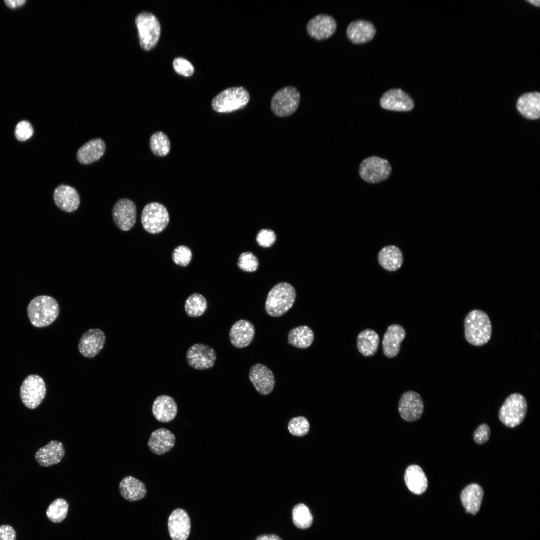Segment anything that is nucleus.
Instances as JSON below:
<instances>
[{
	"mask_svg": "<svg viewBox=\"0 0 540 540\" xmlns=\"http://www.w3.org/2000/svg\"><path fill=\"white\" fill-rule=\"evenodd\" d=\"M65 454L62 444L58 440L50 441L47 445L40 448L35 454V458L41 466L46 467L60 462Z\"/></svg>",
	"mask_w": 540,
	"mask_h": 540,
	"instance_id": "nucleus-22",
	"label": "nucleus"
},
{
	"mask_svg": "<svg viewBox=\"0 0 540 540\" xmlns=\"http://www.w3.org/2000/svg\"><path fill=\"white\" fill-rule=\"evenodd\" d=\"M186 358L190 366L196 370H203L211 368L214 365L216 354L210 346L196 344L188 348Z\"/></svg>",
	"mask_w": 540,
	"mask_h": 540,
	"instance_id": "nucleus-12",
	"label": "nucleus"
},
{
	"mask_svg": "<svg viewBox=\"0 0 540 540\" xmlns=\"http://www.w3.org/2000/svg\"><path fill=\"white\" fill-rule=\"evenodd\" d=\"M336 22L331 16L320 14L310 20L306 26L308 34L317 40L329 38L335 32Z\"/></svg>",
	"mask_w": 540,
	"mask_h": 540,
	"instance_id": "nucleus-18",
	"label": "nucleus"
},
{
	"mask_svg": "<svg viewBox=\"0 0 540 540\" xmlns=\"http://www.w3.org/2000/svg\"><path fill=\"white\" fill-rule=\"evenodd\" d=\"M150 146L152 152L159 156L168 154L170 148V142L168 136L162 132L153 134L150 139Z\"/></svg>",
	"mask_w": 540,
	"mask_h": 540,
	"instance_id": "nucleus-36",
	"label": "nucleus"
},
{
	"mask_svg": "<svg viewBox=\"0 0 540 540\" xmlns=\"http://www.w3.org/2000/svg\"><path fill=\"white\" fill-rule=\"evenodd\" d=\"M256 540H282L276 534H264L258 536Z\"/></svg>",
	"mask_w": 540,
	"mask_h": 540,
	"instance_id": "nucleus-47",
	"label": "nucleus"
},
{
	"mask_svg": "<svg viewBox=\"0 0 540 540\" xmlns=\"http://www.w3.org/2000/svg\"><path fill=\"white\" fill-rule=\"evenodd\" d=\"M59 312V306L56 299L46 295L34 298L27 308L28 316L30 323L38 328L50 325L58 318Z\"/></svg>",
	"mask_w": 540,
	"mask_h": 540,
	"instance_id": "nucleus-2",
	"label": "nucleus"
},
{
	"mask_svg": "<svg viewBox=\"0 0 540 540\" xmlns=\"http://www.w3.org/2000/svg\"><path fill=\"white\" fill-rule=\"evenodd\" d=\"M483 495L482 488L475 483L468 484L462 490L461 502L467 512L475 514L478 512Z\"/></svg>",
	"mask_w": 540,
	"mask_h": 540,
	"instance_id": "nucleus-30",
	"label": "nucleus"
},
{
	"mask_svg": "<svg viewBox=\"0 0 540 540\" xmlns=\"http://www.w3.org/2000/svg\"><path fill=\"white\" fill-rule=\"evenodd\" d=\"M380 338L376 332L368 328L361 331L357 336L356 347L365 356H370L377 352Z\"/></svg>",
	"mask_w": 540,
	"mask_h": 540,
	"instance_id": "nucleus-31",
	"label": "nucleus"
},
{
	"mask_svg": "<svg viewBox=\"0 0 540 540\" xmlns=\"http://www.w3.org/2000/svg\"><path fill=\"white\" fill-rule=\"evenodd\" d=\"M378 261L385 270L395 271L400 268L402 264V254L398 248L394 246H388L382 248L380 252Z\"/></svg>",
	"mask_w": 540,
	"mask_h": 540,
	"instance_id": "nucleus-32",
	"label": "nucleus"
},
{
	"mask_svg": "<svg viewBox=\"0 0 540 540\" xmlns=\"http://www.w3.org/2000/svg\"><path fill=\"white\" fill-rule=\"evenodd\" d=\"M292 521L298 528L305 529L309 528L312 522V516L309 508L304 504L296 505L292 512Z\"/></svg>",
	"mask_w": 540,
	"mask_h": 540,
	"instance_id": "nucleus-37",
	"label": "nucleus"
},
{
	"mask_svg": "<svg viewBox=\"0 0 540 540\" xmlns=\"http://www.w3.org/2000/svg\"><path fill=\"white\" fill-rule=\"evenodd\" d=\"M120 495L128 502H136L144 498L146 494L144 484L130 476L124 477L120 482Z\"/></svg>",
	"mask_w": 540,
	"mask_h": 540,
	"instance_id": "nucleus-28",
	"label": "nucleus"
},
{
	"mask_svg": "<svg viewBox=\"0 0 540 540\" xmlns=\"http://www.w3.org/2000/svg\"><path fill=\"white\" fill-rule=\"evenodd\" d=\"M168 526L172 540H186L190 531V518L184 510L176 508L168 517Z\"/></svg>",
	"mask_w": 540,
	"mask_h": 540,
	"instance_id": "nucleus-17",
	"label": "nucleus"
},
{
	"mask_svg": "<svg viewBox=\"0 0 540 540\" xmlns=\"http://www.w3.org/2000/svg\"><path fill=\"white\" fill-rule=\"evenodd\" d=\"M26 2L25 0H4L6 4L10 8H16L22 6Z\"/></svg>",
	"mask_w": 540,
	"mask_h": 540,
	"instance_id": "nucleus-46",
	"label": "nucleus"
},
{
	"mask_svg": "<svg viewBox=\"0 0 540 540\" xmlns=\"http://www.w3.org/2000/svg\"><path fill=\"white\" fill-rule=\"evenodd\" d=\"M346 32L348 38L352 42L360 44L372 40L375 35L376 30L372 22L358 20L349 24Z\"/></svg>",
	"mask_w": 540,
	"mask_h": 540,
	"instance_id": "nucleus-24",
	"label": "nucleus"
},
{
	"mask_svg": "<svg viewBox=\"0 0 540 540\" xmlns=\"http://www.w3.org/2000/svg\"><path fill=\"white\" fill-rule=\"evenodd\" d=\"M68 510V502L63 498H58L48 506L46 514L51 522L60 523L66 517Z\"/></svg>",
	"mask_w": 540,
	"mask_h": 540,
	"instance_id": "nucleus-35",
	"label": "nucleus"
},
{
	"mask_svg": "<svg viewBox=\"0 0 540 540\" xmlns=\"http://www.w3.org/2000/svg\"><path fill=\"white\" fill-rule=\"evenodd\" d=\"M464 336L466 341L474 346H482L490 339L492 326L486 312L480 310L469 312L464 320Z\"/></svg>",
	"mask_w": 540,
	"mask_h": 540,
	"instance_id": "nucleus-1",
	"label": "nucleus"
},
{
	"mask_svg": "<svg viewBox=\"0 0 540 540\" xmlns=\"http://www.w3.org/2000/svg\"><path fill=\"white\" fill-rule=\"evenodd\" d=\"M16 539L15 530L11 526L7 524L0 526V540H16Z\"/></svg>",
	"mask_w": 540,
	"mask_h": 540,
	"instance_id": "nucleus-45",
	"label": "nucleus"
},
{
	"mask_svg": "<svg viewBox=\"0 0 540 540\" xmlns=\"http://www.w3.org/2000/svg\"><path fill=\"white\" fill-rule=\"evenodd\" d=\"M136 24L142 48L146 50L153 48L160 34V26L158 18L150 12H142L136 16Z\"/></svg>",
	"mask_w": 540,
	"mask_h": 540,
	"instance_id": "nucleus-6",
	"label": "nucleus"
},
{
	"mask_svg": "<svg viewBox=\"0 0 540 540\" xmlns=\"http://www.w3.org/2000/svg\"><path fill=\"white\" fill-rule=\"evenodd\" d=\"M276 238V234L272 230L262 229L256 235V241L260 246L269 248L275 242Z\"/></svg>",
	"mask_w": 540,
	"mask_h": 540,
	"instance_id": "nucleus-41",
	"label": "nucleus"
},
{
	"mask_svg": "<svg viewBox=\"0 0 540 540\" xmlns=\"http://www.w3.org/2000/svg\"><path fill=\"white\" fill-rule=\"evenodd\" d=\"M257 257L250 252L242 253L238 258L237 265L242 270L246 272H254L258 266Z\"/></svg>",
	"mask_w": 540,
	"mask_h": 540,
	"instance_id": "nucleus-39",
	"label": "nucleus"
},
{
	"mask_svg": "<svg viewBox=\"0 0 540 540\" xmlns=\"http://www.w3.org/2000/svg\"><path fill=\"white\" fill-rule=\"evenodd\" d=\"M53 198L56 206L67 212L76 210L80 204L78 192L68 185L60 184L56 187L53 193Z\"/></svg>",
	"mask_w": 540,
	"mask_h": 540,
	"instance_id": "nucleus-20",
	"label": "nucleus"
},
{
	"mask_svg": "<svg viewBox=\"0 0 540 540\" xmlns=\"http://www.w3.org/2000/svg\"><path fill=\"white\" fill-rule=\"evenodd\" d=\"M173 66L177 73L183 76H190L194 72V68L192 64L182 58H175L173 62Z\"/></svg>",
	"mask_w": 540,
	"mask_h": 540,
	"instance_id": "nucleus-43",
	"label": "nucleus"
},
{
	"mask_svg": "<svg viewBox=\"0 0 540 540\" xmlns=\"http://www.w3.org/2000/svg\"><path fill=\"white\" fill-rule=\"evenodd\" d=\"M176 438L168 430L162 428L151 433L148 444L154 454L162 455L170 451L174 446Z\"/></svg>",
	"mask_w": 540,
	"mask_h": 540,
	"instance_id": "nucleus-23",
	"label": "nucleus"
},
{
	"mask_svg": "<svg viewBox=\"0 0 540 540\" xmlns=\"http://www.w3.org/2000/svg\"><path fill=\"white\" fill-rule=\"evenodd\" d=\"M46 386L43 378L37 374H30L24 380L20 388V396L28 408H37L44 399Z\"/></svg>",
	"mask_w": 540,
	"mask_h": 540,
	"instance_id": "nucleus-9",
	"label": "nucleus"
},
{
	"mask_svg": "<svg viewBox=\"0 0 540 540\" xmlns=\"http://www.w3.org/2000/svg\"><path fill=\"white\" fill-rule=\"evenodd\" d=\"M314 334L307 326H300L292 328L288 332V343L299 348H306L312 344Z\"/></svg>",
	"mask_w": 540,
	"mask_h": 540,
	"instance_id": "nucleus-33",
	"label": "nucleus"
},
{
	"mask_svg": "<svg viewBox=\"0 0 540 540\" xmlns=\"http://www.w3.org/2000/svg\"><path fill=\"white\" fill-rule=\"evenodd\" d=\"M288 428L292 434L302 436L309 432L310 424L306 418L300 416L292 418L288 422Z\"/></svg>",
	"mask_w": 540,
	"mask_h": 540,
	"instance_id": "nucleus-38",
	"label": "nucleus"
},
{
	"mask_svg": "<svg viewBox=\"0 0 540 540\" xmlns=\"http://www.w3.org/2000/svg\"><path fill=\"white\" fill-rule=\"evenodd\" d=\"M192 256V250L186 246L180 245L173 250L172 258V260L176 264L186 266L190 263Z\"/></svg>",
	"mask_w": 540,
	"mask_h": 540,
	"instance_id": "nucleus-40",
	"label": "nucleus"
},
{
	"mask_svg": "<svg viewBox=\"0 0 540 540\" xmlns=\"http://www.w3.org/2000/svg\"><path fill=\"white\" fill-rule=\"evenodd\" d=\"M424 409L422 398L414 391L404 392L398 401V410L400 416L407 422H412L418 420L422 414Z\"/></svg>",
	"mask_w": 540,
	"mask_h": 540,
	"instance_id": "nucleus-13",
	"label": "nucleus"
},
{
	"mask_svg": "<svg viewBox=\"0 0 540 540\" xmlns=\"http://www.w3.org/2000/svg\"><path fill=\"white\" fill-rule=\"evenodd\" d=\"M141 222L144 230L152 234L163 231L170 220L166 208L158 202H150L143 208L141 214Z\"/></svg>",
	"mask_w": 540,
	"mask_h": 540,
	"instance_id": "nucleus-8",
	"label": "nucleus"
},
{
	"mask_svg": "<svg viewBox=\"0 0 540 540\" xmlns=\"http://www.w3.org/2000/svg\"><path fill=\"white\" fill-rule=\"evenodd\" d=\"M296 298L294 286L286 282H280L269 291L265 302V310L272 317H279L288 312Z\"/></svg>",
	"mask_w": 540,
	"mask_h": 540,
	"instance_id": "nucleus-3",
	"label": "nucleus"
},
{
	"mask_svg": "<svg viewBox=\"0 0 540 540\" xmlns=\"http://www.w3.org/2000/svg\"><path fill=\"white\" fill-rule=\"evenodd\" d=\"M106 342L104 332L99 328H90L84 332L78 344L80 354L84 357L96 356L103 348Z\"/></svg>",
	"mask_w": 540,
	"mask_h": 540,
	"instance_id": "nucleus-15",
	"label": "nucleus"
},
{
	"mask_svg": "<svg viewBox=\"0 0 540 540\" xmlns=\"http://www.w3.org/2000/svg\"><path fill=\"white\" fill-rule=\"evenodd\" d=\"M380 102L382 108L397 112L410 111L414 105L412 98L400 88L390 89L384 92Z\"/></svg>",
	"mask_w": 540,
	"mask_h": 540,
	"instance_id": "nucleus-16",
	"label": "nucleus"
},
{
	"mask_svg": "<svg viewBox=\"0 0 540 540\" xmlns=\"http://www.w3.org/2000/svg\"><path fill=\"white\" fill-rule=\"evenodd\" d=\"M298 90L292 86H286L278 90L272 96L270 108L278 117H287L298 109L300 102Z\"/></svg>",
	"mask_w": 540,
	"mask_h": 540,
	"instance_id": "nucleus-7",
	"label": "nucleus"
},
{
	"mask_svg": "<svg viewBox=\"0 0 540 540\" xmlns=\"http://www.w3.org/2000/svg\"><path fill=\"white\" fill-rule=\"evenodd\" d=\"M255 334L253 324L246 320H240L232 326L230 332V340L236 348H244L250 344Z\"/></svg>",
	"mask_w": 540,
	"mask_h": 540,
	"instance_id": "nucleus-19",
	"label": "nucleus"
},
{
	"mask_svg": "<svg viewBox=\"0 0 540 540\" xmlns=\"http://www.w3.org/2000/svg\"><path fill=\"white\" fill-rule=\"evenodd\" d=\"M112 217L116 226L120 230L128 231L135 224L136 208L134 202L128 198H120L114 204Z\"/></svg>",
	"mask_w": 540,
	"mask_h": 540,
	"instance_id": "nucleus-11",
	"label": "nucleus"
},
{
	"mask_svg": "<svg viewBox=\"0 0 540 540\" xmlns=\"http://www.w3.org/2000/svg\"><path fill=\"white\" fill-rule=\"evenodd\" d=\"M526 400L522 394L514 393L508 396L500 408L498 417L509 428H514L524 420L527 412Z\"/></svg>",
	"mask_w": 540,
	"mask_h": 540,
	"instance_id": "nucleus-5",
	"label": "nucleus"
},
{
	"mask_svg": "<svg viewBox=\"0 0 540 540\" xmlns=\"http://www.w3.org/2000/svg\"><path fill=\"white\" fill-rule=\"evenodd\" d=\"M178 412L177 405L174 398L167 395L158 396L154 401L152 412L155 418L162 422L173 420Z\"/></svg>",
	"mask_w": 540,
	"mask_h": 540,
	"instance_id": "nucleus-25",
	"label": "nucleus"
},
{
	"mask_svg": "<svg viewBox=\"0 0 540 540\" xmlns=\"http://www.w3.org/2000/svg\"><path fill=\"white\" fill-rule=\"evenodd\" d=\"M516 108L524 117L530 120L538 119L540 116V94L538 92H526L516 102Z\"/></svg>",
	"mask_w": 540,
	"mask_h": 540,
	"instance_id": "nucleus-27",
	"label": "nucleus"
},
{
	"mask_svg": "<svg viewBox=\"0 0 540 540\" xmlns=\"http://www.w3.org/2000/svg\"><path fill=\"white\" fill-rule=\"evenodd\" d=\"M527 1L528 2H530V4H534V6H540V0H527Z\"/></svg>",
	"mask_w": 540,
	"mask_h": 540,
	"instance_id": "nucleus-48",
	"label": "nucleus"
},
{
	"mask_svg": "<svg viewBox=\"0 0 540 540\" xmlns=\"http://www.w3.org/2000/svg\"><path fill=\"white\" fill-rule=\"evenodd\" d=\"M490 434V430L489 426L486 424H482L474 431V440L478 444H483L488 440Z\"/></svg>",
	"mask_w": 540,
	"mask_h": 540,
	"instance_id": "nucleus-44",
	"label": "nucleus"
},
{
	"mask_svg": "<svg viewBox=\"0 0 540 540\" xmlns=\"http://www.w3.org/2000/svg\"><path fill=\"white\" fill-rule=\"evenodd\" d=\"M207 308L206 298L200 294L194 293L186 300L184 310L190 317H198L202 315Z\"/></svg>",
	"mask_w": 540,
	"mask_h": 540,
	"instance_id": "nucleus-34",
	"label": "nucleus"
},
{
	"mask_svg": "<svg viewBox=\"0 0 540 540\" xmlns=\"http://www.w3.org/2000/svg\"><path fill=\"white\" fill-rule=\"evenodd\" d=\"M406 334L405 330L400 324H394L388 326L382 341L383 352L386 357L392 358L398 354Z\"/></svg>",
	"mask_w": 540,
	"mask_h": 540,
	"instance_id": "nucleus-21",
	"label": "nucleus"
},
{
	"mask_svg": "<svg viewBox=\"0 0 540 540\" xmlns=\"http://www.w3.org/2000/svg\"><path fill=\"white\" fill-rule=\"evenodd\" d=\"M34 130L31 124L26 120H22L16 125L14 134L16 138L20 141H24L29 139L33 134Z\"/></svg>",
	"mask_w": 540,
	"mask_h": 540,
	"instance_id": "nucleus-42",
	"label": "nucleus"
},
{
	"mask_svg": "<svg viewBox=\"0 0 540 540\" xmlns=\"http://www.w3.org/2000/svg\"><path fill=\"white\" fill-rule=\"evenodd\" d=\"M404 478L407 488L414 494H422L427 489V478L422 468L418 465L409 466L405 470Z\"/></svg>",
	"mask_w": 540,
	"mask_h": 540,
	"instance_id": "nucleus-29",
	"label": "nucleus"
},
{
	"mask_svg": "<svg viewBox=\"0 0 540 540\" xmlns=\"http://www.w3.org/2000/svg\"><path fill=\"white\" fill-rule=\"evenodd\" d=\"M248 376L250 382L262 395H268L274 390L276 380L272 371L266 366L257 363L250 370Z\"/></svg>",
	"mask_w": 540,
	"mask_h": 540,
	"instance_id": "nucleus-14",
	"label": "nucleus"
},
{
	"mask_svg": "<svg viewBox=\"0 0 540 540\" xmlns=\"http://www.w3.org/2000/svg\"><path fill=\"white\" fill-rule=\"evenodd\" d=\"M106 150L104 141L100 138L91 140L82 145L78 150L76 158L81 164H88L98 160L104 155Z\"/></svg>",
	"mask_w": 540,
	"mask_h": 540,
	"instance_id": "nucleus-26",
	"label": "nucleus"
},
{
	"mask_svg": "<svg viewBox=\"0 0 540 540\" xmlns=\"http://www.w3.org/2000/svg\"><path fill=\"white\" fill-rule=\"evenodd\" d=\"M392 172L390 162L386 159L371 156L363 160L360 166L359 174L364 181L378 183L387 179Z\"/></svg>",
	"mask_w": 540,
	"mask_h": 540,
	"instance_id": "nucleus-10",
	"label": "nucleus"
},
{
	"mask_svg": "<svg viewBox=\"0 0 540 540\" xmlns=\"http://www.w3.org/2000/svg\"><path fill=\"white\" fill-rule=\"evenodd\" d=\"M249 92L242 86L226 88L212 100V109L218 112H230L244 108L249 102Z\"/></svg>",
	"mask_w": 540,
	"mask_h": 540,
	"instance_id": "nucleus-4",
	"label": "nucleus"
}]
</instances>
